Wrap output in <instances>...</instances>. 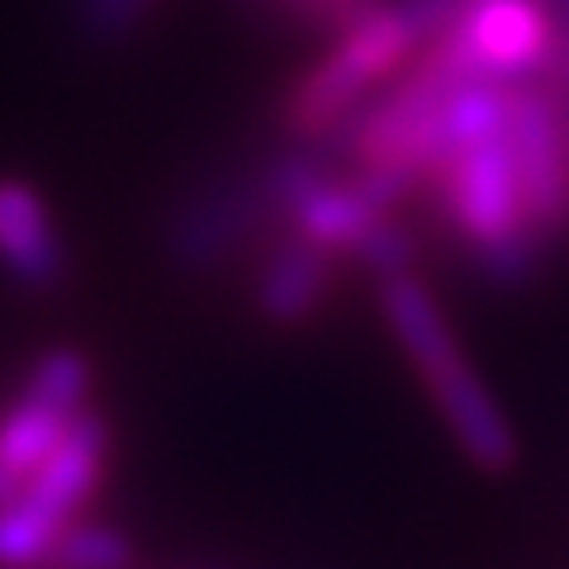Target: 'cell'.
I'll use <instances>...</instances> for the list:
<instances>
[{"label":"cell","mask_w":569,"mask_h":569,"mask_svg":"<svg viewBox=\"0 0 569 569\" xmlns=\"http://www.w3.org/2000/svg\"><path fill=\"white\" fill-rule=\"evenodd\" d=\"M376 305L389 337H395L399 356L418 376L427 403H432L437 422L460 447V456L485 475H508L522 456L518 427H512L508 408L498 403L485 370L451 328L447 309H441L437 290L422 280V271H395L376 280Z\"/></svg>","instance_id":"6da1fadb"},{"label":"cell","mask_w":569,"mask_h":569,"mask_svg":"<svg viewBox=\"0 0 569 569\" xmlns=\"http://www.w3.org/2000/svg\"><path fill=\"white\" fill-rule=\"evenodd\" d=\"M466 0H376L328 33L318 58L284 86L280 129L290 142H332L418 52L451 24Z\"/></svg>","instance_id":"7a4b0ae2"},{"label":"cell","mask_w":569,"mask_h":569,"mask_svg":"<svg viewBox=\"0 0 569 569\" xmlns=\"http://www.w3.org/2000/svg\"><path fill=\"white\" fill-rule=\"evenodd\" d=\"M422 194L432 204L437 223L447 228L460 252L489 280L512 284L531 276V266L541 261L546 242L527 213L503 133L479 138L470 148H456L451 157H441L432 176H427Z\"/></svg>","instance_id":"3957f363"},{"label":"cell","mask_w":569,"mask_h":569,"mask_svg":"<svg viewBox=\"0 0 569 569\" xmlns=\"http://www.w3.org/2000/svg\"><path fill=\"white\" fill-rule=\"evenodd\" d=\"M114 460V427L91 403L52 456L0 503V569H39L48 546L96 508Z\"/></svg>","instance_id":"277c9868"},{"label":"cell","mask_w":569,"mask_h":569,"mask_svg":"<svg viewBox=\"0 0 569 569\" xmlns=\"http://www.w3.org/2000/svg\"><path fill=\"white\" fill-rule=\"evenodd\" d=\"M96 403V366L77 347H48L0 403V503L52 456L86 408Z\"/></svg>","instance_id":"5b68a950"},{"label":"cell","mask_w":569,"mask_h":569,"mask_svg":"<svg viewBox=\"0 0 569 569\" xmlns=\"http://www.w3.org/2000/svg\"><path fill=\"white\" fill-rule=\"evenodd\" d=\"M470 81H531L556 62L560 29L550 0H466L437 33Z\"/></svg>","instance_id":"8992f818"},{"label":"cell","mask_w":569,"mask_h":569,"mask_svg":"<svg viewBox=\"0 0 569 569\" xmlns=\"http://www.w3.org/2000/svg\"><path fill=\"white\" fill-rule=\"evenodd\" d=\"M503 142L541 242L569 228V110L541 77L508 86Z\"/></svg>","instance_id":"52a82bcc"},{"label":"cell","mask_w":569,"mask_h":569,"mask_svg":"<svg viewBox=\"0 0 569 569\" xmlns=\"http://www.w3.org/2000/svg\"><path fill=\"white\" fill-rule=\"evenodd\" d=\"M342 271L347 266L323 247L305 242L290 228H271V242L252 266V309L271 328H305L309 318L323 313Z\"/></svg>","instance_id":"ba28073f"},{"label":"cell","mask_w":569,"mask_h":569,"mask_svg":"<svg viewBox=\"0 0 569 569\" xmlns=\"http://www.w3.org/2000/svg\"><path fill=\"white\" fill-rule=\"evenodd\" d=\"M0 271L20 290H58L71 276V247L58 209L29 176L0 171Z\"/></svg>","instance_id":"9c48e42d"},{"label":"cell","mask_w":569,"mask_h":569,"mask_svg":"<svg viewBox=\"0 0 569 569\" xmlns=\"http://www.w3.org/2000/svg\"><path fill=\"white\" fill-rule=\"evenodd\" d=\"M39 569H133V537L114 522L86 512L48 546Z\"/></svg>","instance_id":"30bf717a"},{"label":"cell","mask_w":569,"mask_h":569,"mask_svg":"<svg viewBox=\"0 0 569 569\" xmlns=\"http://www.w3.org/2000/svg\"><path fill=\"white\" fill-rule=\"evenodd\" d=\"M162 0H77V24L96 43H123L152 20Z\"/></svg>","instance_id":"8fae6325"},{"label":"cell","mask_w":569,"mask_h":569,"mask_svg":"<svg viewBox=\"0 0 569 569\" xmlns=\"http://www.w3.org/2000/svg\"><path fill=\"white\" fill-rule=\"evenodd\" d=\"M280 20H290L295 29H309V33H337L342 24H351L356 14H366L376 0H266Z\"/></svg>","instance_id":"7c38bea8"}]
</instances>
